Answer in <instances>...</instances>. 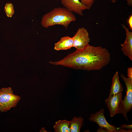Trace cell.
Returning a JSON list of instances; mask_svg holds the SVG:
<instances>
[{
  "instance_id": "obj_1",
  "label": "cell",
  "mask_w": 132,
  "mask_h": 132,
  "mask_svg": "<svg viewBox=\"0 0 132 132\" xmlns=\"http://www.w3.org/2000/svg\"><path fill=\"white\" fill-rule=\"evenodd\" d=\"M108 50L100 46L95 47L88 44L82 49H76L63 59L49 63L76 69L90 71L99 70L110 62Z\"/></svg>"
},
{
  "instance_id": "obj_2",
  "label": "cell",
  "mask_w": 132,
  "mask_h": 132,
  "mask_svg": "<svg viewBox=\"0 0 132 132\" xmlns=\"http://www.w3.org/2000/svg\"><path fill=\"white\" fill-rule=\"evenodd\" d=\"M76 18L73 12L65 8L59 7L53 9L43 17L41 24L43 27L47 28L55 25H62L67 29L72 22Z\"/></svg>"
},
{
  "instance_id": "obj_3",
  "label": "cell",
  "mask_w": 132,
  "mask_h": 132,
  "mask_svg": "<svg viewBox=\"0 0 132 132\" xmlns=\"http://www.w3.org/2000/svg\"><path fill=\"white\" fill-rule=\"evenodd\" d=\"M21 97L14 94L11 88H3L0 89V111L6 112L15 107Z\"/></svg>"
},
{
  "instance_id": "obj_4",
  "label": "cell",
  "mask_w": 132,
  "mask_h": 132,
  "mask_svg": "<svg viewBox=\"0 0 132 132\" xmlns=\"http://www.w3.org/2000/svg\"><path fill=\"white\" fill-rule=\"evenodd\" d=\"M120 77L124 82L126 87V95L122 100L121 107L120 113L122 114L128 121L127 113L132 107V79L121 74Z\"/></svg>"
},
{
  "instance_id": "obj_5",
  "label": "cell",
  "mask_w": 132,
  "mask_h": 132,
  "mask_svg": "<svg viewBox=\"0 0 132 132\" xmlns=\"http://www.w3.org/2000/svg\"><path fill=\"white\" fill-rule=\"evenodd\" d=\"M104 110L101 109L95 114L92 113L89 118L90 121L95 122L99 125V127L106 128L109 132H131V130H127L124 128H117L114 125L109 123L106 121L104 114Z\"/></svg>"
},
{
  "instance_id": "obj_6",
  "label": "cell",
  "mask_w": 132,
  "mask_h": 132,
  "mask_svg": "<svg viewBox=\"0 0 132 132\" xmlns=\"http://www.w3.org/2000/svg\"><path fill=\"white\" fill-rule=\"evenodd\" d=\"M72 38L74 40L73 47L76 49H83L89 44L90 40L88 32L83 27L78 28Z\"/></svg>"
},
{
  "instance_id": "obj_7",
  "label": "cell",
  "mask_w": 132,
  "mask_h": 132,
  "mask_svg": "<svg viewBox=\"0 0 132 132\" xmlns=\"http://www.w3.org/2000/svg\"><path fill=\"white\" fill-rule=\"evenodd\" d=\"M122 100V92L113 96H109L105 100V103L111 117L117 114L120 113Z\"/></svg>"
},
{
  "instance_id": "obj_8",
  "label": "cell",
  "mask_w": 132,
  "mask_h": 132,
  "mask_svg": "<svg viewBox=\"0 0 132 132\" xmlns=\"http://www.w3.org/2000/svg\"><path fill=\"white\" fill-rule=\"evenodd\" d=\"M62 5L64 8L80 15H83V11L89 8L83 4L79 0H61Z\"/></svg>"
},
{
  "instance_id": "obj_9",
  "label": "cell",
  "mask_w": 132,
  "mask_h": 132,
  "mask_svg": "<svg viewBox=\"0 0 132 132\" xmlns=\"http://www.w3.org/2000/svg\"><path fill=\"white\" fill-rule=\"evenodd\" d=\"M122 26L126 32L125 39L121 44V50L124 55L132 61V32L124 24Z\"/></svg>"
},
{
  "instance_id": "obj_10",
  "label": "cell",
  "mask_w": 132,
  "mask_h": 132,
  "mask_svg": "<svg viewBox=\"0 0 132 132\" xmlns=\"http://www.w3.org/2000/svg\"><path fill=\"white\" fill-rule=\"evenodd\" d=\"M73 44L72 37L65 36L61 38L58 42L55 44L54 49L57 51L69 49L73 47Z\"/></svg>"
},
{
  "instance_id": "obj_11",
  "label": "cell",
  "mask_w": 132,
  "mask_h": 132,
  "mask_svg": "<svg viewBox=\"0 0 132 132\" xmlns=\"http://www.w3.org/2000/svg\"><path fill=\"white\" fill-rule=\"evenodd\" d=\"M123 88L120 81L118 72H116L112 78V84L109 96H112L121 92Z\"/></svg>"
},
{
  "instance_id": "obj_12",
  "label": "cell",
  "mask_w": 132,
  "mask_h": 132,
  "mask_svg": "<svg viewBox=\"0 0 132 132\" xmlns=\"http://www.w3.org/2000/svg\"><path fill=\"white\" fill-rule=\"evenodd\" d=\"M70 121L59 120L55 122L53 127L56 132H70Z\"/></svg>"
},
{
  "instance_id": "obj_13",
  "label": "cell",
  "mask_w": 132,
  "mask_h": 132,
  "mask_svg": "<svg viewBox=\"0 0 132 132\" xmlns=\"http://www.w3.org/2000/svg\"><path fill=\"white\" fill-rule=\"evenodd\" d=\"M84 120L81 116L74 117L70 121V132H79L84 124Z\"/></svg>"
},
{
  "instance_id": "obj_14",
  "label": "cell",
  "mask_w": 132,
  "mask_h": 132,
  "mask_svg": "<svg viewBox=\"0 0 132 132\" xmlns=\"http://www.w3.org/2000/svg\"><path fill=\"white\" fill-rule=\"evenodd\" d=\"M4 10L7 16L11 17L14 12L13 4L10 3H6L5 6Z\"/></svg>"
},
{
  "instance_id": "obj_15",
  "label": "cell",
  "mask_w": 132,
  "mask_h": 132,
  "mask_svg": "<svg viewBox=\"0 0 132 132\" xmlns=\"http://www.w3.org/2000/svg\"><path fill=\"white\" fill-rule=\"evenodd\" d=\"M111 2L114 3L117 0H111ZM81 2L84 5L90 8L93 5L95 0H80Z\"/></svg>"
},
{
  "instance_id": "obj_16",
  "label": "cell",
  "mask_w": 132,
  "mask_h": 132,
  "mask_svg": "<svg viewBox=\"0 0 132 132\" xmlns=\"http://www.w3.org/2000/svg\"><path fill=\"white\" fill-rule=\"evenodd\" d=\"M127 23L129 27V29L132 31V15L131 14L128 18Z\"/></svg>"
},
{
  "instance_id": "obj_17",
  "label": "cell",
  "mask_w": 132,
  "mask_h": 132,
  "mask_svg": "<svg viewBox=\"0 0 132 132\" xmlns=\"http://www.w3.org/2000/svg\"><path fill=\"white\" fill-rule=\"evenodd\" d=\"M127 76L128 78L132 79V67H129L127 69Z\"/></svg>"
},
{
  "instance_id": "obj_18",
  "label": "cell",
  "mask_w": 132,
  "mask_h": 132,
  "mask_svg": "<svg viewBox=\"0 0 132 132\" xmlns=\"http://www.w3.org/2000/svg\"><path fill=\"white\" fill-rule=\"evenodd\" d=\"M121 128H125L127 129L128 130H132V125H127L126 124H124L121 125Z\"/></svg>"
},
{
  "instance_id": "obj_19",
  "label": "cell",
  "mask_w": 132,
  "mask_h": 132,
  "mask_svg": "<svg viewBox=\"0 0 132 132\" xmlns=\"http://www.w3.org/2000/svg\"><path fill=\"white\" fill-rule=\"evenodd\" d=\"M97 132H109L105 128L99 127Z\"/></svg>"
},
{
  "instance_id": "obj_20",
  "label": "cell",
  "mask_w": 132,
  "mask_h": 132,
  "mask_svg": "<svg viewBox=\"0 0 132 132\" xmlns=\"http://www.w3.org/2000/svg\"><path fill=\"white\" fill-rule=\"evenodd\" d=\"M127 2V5L129 6L132 7V0H125Z\"/></svg>"
},
{
  "instance_id": "obj_21",
  "label": "cell",
  "mask_w": 132,
  "mask_h": 132,
  "mask_svg": "<svg viewBox=\"0 0 132 132\" xmlns=\"http://www.w3.org/2000/svg\"><path fill=\"white\" fill-rule=\"evenodd\" d=\"M40 132H47L45 130V128H42L40 130Z\"/></svg>"
},
{
  "instance_id": "obj_22",
  "label": "cell",
  "mask_w": 132,
  "mask_h": 132,
  "mask_svg": "<svg viewBox=\"0 0 132 132\" xmlns=\"http://www.w3.org/2000/svg\"></svg>"
}]
</instances>
